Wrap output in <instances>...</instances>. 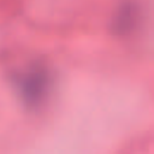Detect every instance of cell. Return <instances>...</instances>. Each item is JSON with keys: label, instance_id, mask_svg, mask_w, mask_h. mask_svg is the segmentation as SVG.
<instances>
[{"label": "cell", "instance_id": "1", "mask_svg": "<svg viewBox=\"0 0 154 154\" xmlns=\"http://www.w3.org/2000/svg\"><path fill=\"white\" fill-rule=\"evenodd\" d=\"M12 84L19 99L26 106L36 108L48 99L53 88V76L46 66L32 64L16 72Z\"/></svg>", "mask_w": 154, "mask_h": 154}, {"label": "cell", "instance_id": "2", "mask_svg": "<svg viewBox=\"0 0 154 154\" xmlns=\"http://www.w3.org/2000/svg\"><path fill=\"white\" fill-rule=\"evenodd\" d=\"M138 19V10L132 2H124L117 11L113 20V28L122 34L132 30Z\"/></svg>", "mask_w": 154, "mask_h": 154}]
</instances>
